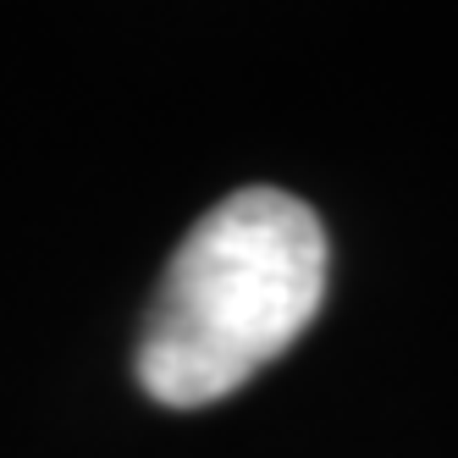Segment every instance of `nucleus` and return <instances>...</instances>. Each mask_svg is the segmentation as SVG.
<instances>
[{"mask_svg": "<svg viewBox=\"0 0 458 458\" xmlns=\"http://www.w3.org/2000/svg\"><path fill=\"white\" fill-rule=\"evenodd\" d=\"M326 299L320 216L238 188L188 226L144 315L133 370L160 409H205L299 343Z\"/></svg>", "mask_w": 458, "mask_h": 458, "instance_id": "1", "label": "nucleus"}]
</instances>
